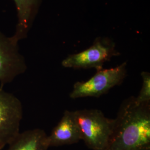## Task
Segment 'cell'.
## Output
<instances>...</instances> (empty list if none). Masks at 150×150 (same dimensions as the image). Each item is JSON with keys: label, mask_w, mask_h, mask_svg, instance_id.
Here are the masks:
<instances>
[{"label": "cell", "mask_w": 150, "mask_h": 150, "mask_svg": "<svg viewBox=\"0 0 150 150\" xmlns=\"http://www.w3.org/2000/svg\"><path fill=\"white\" fill-rule=\"evenodd\" d=\"M142 83L139 95L135 97V101L139 104L150 103V74L143 71L141 73Z\"/></svg>", "instance_id": "30bf717a"}, {"label": "cell", "mask_w": 150, "mask_h": 150, "mask_svg": "<svg viewBox=\"0 0 150 150\" xmlns=\"http://www.w3.org/2000/svg\"><path fill=\"white\" fill-rule=\"evenodd\" d=\"M27 70L24 57L20 54L18 43L0 32V88L11 83Z\"/></svg>", "instance_id": "8992f818"}, {"label": "cell", "mask_w": 150, "mask_h": 150, "mask_svg": "<svg viewBox=\"0 0 150 150\" xmlns=\"http://www.w3.org/2000/svg\"><path fill=\"white\" fill-rule=\"evenodd\" d=\"M104 150H150V103L139 104L134 96L123 100Z\"/></svg>", "instance_id": "6da1fadb"}, {"label": "cell", "mask_w": 150, "mask_h": 150, "mask_svg": "<svg viewBox=\"0 0 150 150\" xmlns=\"http://www.w3.org/2000/svg\"><path fill=\"white\" fill-rule=\"evenodd\" d=\"M81 140L74 111L66 110L58 124L47 135L49 147L73 145Z\"/></svg>", "instance_id": "52a82bcc"}, {"label": "cell", "mask_w": 150, "mask_h": 150, "mask_svg": "<svg viewBox=\"0 0 150 150\" xmlns=\"http://www.w3.org/2000/svg\"><path fill=\"white\" fill-rule=\"evenodd\" d=\"M22 117L21 101L13 94L0 88V150L19 134Z\"/></svg>", "instance_id": "5b68a950"}, {"label": "cell", "mask_w": 150, "mask_h": 150, "mask_svg": "<svg viewBox=\"0 0 150 150\" xmlns=\"http://www.w3.org/2000/svg\"><path fill=\"white\" fill-rule=\"evenodd\" d=\"M120 54L116 48V44L112 40L98 37L89 48L80 52L69 55L62 61V65L66 68L95 69L98 71L103 69L105 62Z\"/></svg>", "instance_id": "277c9868"}, {"label": "cell", "mask_w": 150, "mask_h": 150, "mask_svg": "<svg viewBox=\"0 0 150 150\" xmlns=\"http://www.w3.org/2000/svg\"><path fill=\"white\" fill-rule=\"evenodd\" d=\"M47 134L40 129L19 132L8 145L6 150H48Z\"/></svg>", "instance_id": "9c48e42d"}, {"label": "cell", "mask_w": 150, "mask_h": 150, "mask_svg": "<svg viewBox=\"0 0 150 150\" xmlns=\"http://www.w3.org/2000/svg\"><path fill=\"white\" fill-rule=\"evenodd\" d=\"M81 140L92 150H104L111 134L113 119L106 117L101 111L84 109L74 111Z\"/></svg>", "instance_id": "7a4b0ae2"}, {"label": "cell", "mask_w": 150, "mask_h": 150, "mask_svg": "<svg viewBox=\"0 0 150 150\" xmlns=\"http://www.w3.org/2000/svg\"><path fill=\"white\" fill-rule=\"evenodd\" d=\"M126 75V62L113 68L98 70L89 80L76 82L70 93V98L76 99L87 97H99L115 86L121 84Z\"/></svg>", "instance_id": "3957f363"}, {"label": "cell", "mask_w": 150, "mask_h": 150, "mask_svg": "<svg viewBox=\"0 0 150 150\" xmlns=\"http://www.w3.org/2000/svg\"><path fill=\"white\" fill-rule=\"evenodd\" d=\"M17 11L18 21L16 31L11 36L18 42L27 38L33 22L38 13L41 0H13Z\"/></svg>", "instance_id": "ba28073f"}]
</instances>
